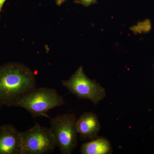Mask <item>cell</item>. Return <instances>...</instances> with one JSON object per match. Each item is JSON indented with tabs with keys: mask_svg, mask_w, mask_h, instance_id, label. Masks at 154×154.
I'll return each mask as SVG.
<instances>
[{
	"mask_svg": "<svg viewBox=\"0 0 154 154\" xmlns=\"http://www.w3.org/2000/svg\"><path fill=\"white\" fill-rule=\"evenodd\" d=\"M36 88L34 73L23 64L0 66V107H12L18 99Z\"/></svg>",
	"mask_w": 154,
	"mask_h": 154,
	"instance_id": "1",
	"label": "cell"
},
{
	"mask_svg": "<svg viewBox=\"0 0 154 154\" xmlns=\"http://www.w3.org/2000/svg\"><path fill=\"white\" fill-rule=\"evenodd\" d=\"M65 100L54 89L35 88L21 98L13 105L22 107L34 118L45 116L50 118L47 113L56 107L65 105Z\"/></svg>",
	"mask_w": 154,
	"mask_h": 154,
	"instance_id": "2",
	"label": "cell"
},
{
	"mask_svg": "<svg viewBox=\"0 0 154 154\" xmlns=\"http://www.w3.org/2000/svg\"><path fill=\"white\" fill-rule=\"evenodd\" d=\"M50 119L51 130L62 154H71L78 145L77 120L74 113H64Z\"/></svg>",
	"mask_w": 154,
	"mask_h": 154,
	"instance_id": "3",
	"label": "cell"
},
{
	"mask_svg": "<svg viewBox=\"0 0 154 154\" xmlns=\"http://www.w3.org/2000/svg\"><path fill=\"white\" fill-rule=\"evenodd\" d=\"M63 85L78 98L88 99L97 105L106 96L105 88L95 80H91L80 66L69 79L61 82Z\"/></svg>",
	"mask_w": 154,
	"mask_h": 154,
	"instance_id": "4",
	"label": "cell"
},
{
	"mask_svg": "<svg viewBox=\"0 0 154 154\" xmlns=\"http://www.w3.org/2000/svg\"><path fill=\"white\" fill-rule=\"evenodd\" d=\"M57 146L54 136L50 128L38 122L22 132L21 154H45L52 152Z\"/></svg>",
	"mask_w": 154,
	"mask_h": 154,
	"instance_id": "5",
	"label": "cell"
},
{
	"mask_svg": "<svg viewBox=\"0 0 154 154\" xmlns=\"http://www.w3.org/2000/svg\"><path fill=\"white\" fill-rule=\"evenodd\" d=\"M22 132L12 125L0 126V154H21Z\"/></svg>",
	"mask_w": 154,
	"mask_h": 154,
	"instance_id": "6",
	"label": "cell"
},
{
	"mask_svg": "<svg viewBox=\"0 0 154 154\" xmlns=\"http://www.w3.org/2000/svg\"><path fill=\"white\" fill-rule=\"evenodd\" d=\"M77 129L80 139L94 140L98 137L101 125L98 116L92 112H85L77 120Z\"/></svg>",
	"mask_w": 154,
	"mask_h": 154,
	"instance_id": "7",
	"label": "cell"
},
{
	"mask_svg": "<svg viewBox=\"0 0 154 154\" xmlns=\"http://www.w3.org/2000/svg\"><path fill=\"white\" fill-rule=\"evenodd\" d=\"M80 152L82 154H110L112 153V148L107 138L98 137L94 140L83 143Z\"/></svg>",
	"mask_w": 154,
	"mask_h": 154,
	"instance_id": "8",
	"label": "cell"
},
{
	"mask_svg": "<svg viewBox=\"0 0 154 154\" xmlns=\"http://www.w3.org/2000/svg\"><path fill=\"white\" fill-rule=\"evenodd\" d=\"M75 3L81 4L85 7H88L97 3V0H77Z\"/></svg>",
	"mask_w": 154,
	"mask_h": 154,
	"instance_id": "9",
	"label": "cell"
},
{
	"mask_svg": "<svg viewBox=\"0 0 154 154\" xmlns=\"http://www.w3.org/2000/svg\"><path fill=\"white\" fill-rule=\"evenodd\" d=\"M7 0H0V17H1V12L2 11L4 4Z\"/></svg>",
	"mask_w": 154,
	"mask_h": 154,
	"instance_id": "10",
	"label": "cell"
},
{
	"mask_svg": "<svg viewBox=\"0 0 154 154\" xmlns=\"http://www.w3.org/2000/svg\"><path fill=\"white\" fill-rule=\"evenodd\" d=\"M66 0H55L56 3L58 6H60Z\"/></svg>",
	"mask_w": 154,
	"mask_h": 154,
	"instance_id": "11",
	"label": "cell"
},
{
	"mask_svg": "<svg viewBox=\"0 0 154 154\" xmlns=\"http://www.w3.org/2000/svg\"><path fill=\"white\" fill-rule=\"evenodd\" d=\"M0 108H1V107H0Z\"/></svg>",
	"mask_w": 154,
	"mask_h": 154,
	"instance_id": "12",
	"label": "cell"
},
{
	"mask_svg": "<svg viewBox=\"0 0 154 154\" xmlns=\"http://www.w3.org/2000/svg\"></svg>",
	"mask_w": 154,
	"mask_h": 154,
	"instance_id": "13",
	"label": "cell"
}]
</instances>
